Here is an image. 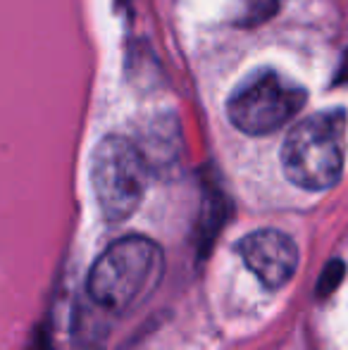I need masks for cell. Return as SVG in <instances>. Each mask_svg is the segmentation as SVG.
Listing matches in <instances>:
<instances>
[{
	"label": "cell",
	"instance_id": "1",
	"mask_svg": "<svg viewBox=\"0 0 348 350\" xmlns=\"http://www.w3.org/2000/svg\"><path fill=\"white\" fill-rule=\"evenodd\" d=\"M348 117L341 107L322 110L301 120L282 146L286 179L303 191H327L336 186L346 162Z\"/></svg>",
	"mask_w": 348,
	"mask_h": 350
},
{
	"label": "cell",
	"instance_id": "2",
	"mask_svg": "<svg viewBox=\"0 0 348 350\" xmlns=\"http://www.w3.org/2000/svg\"><path fill=\"white\" fill-rule=\"evenodd\" d=\"M165 255L146 236L117 239L88 272V295L105 310H126L158 286Z\"/></svg>",
	"mask_w": 348,
	"mask_h": 350
},
{
	"label": "cell",
	"instance_id": "3",
	"mask_svg": "<svg viewBox=\"0 0 348 350\" xmlns=\"http://www.w3.org/2000/svg\"><path fill=\"white\" fill-rule=\"evenodd\" d=\"M308 91L286 74L260 67L234 86L227 100V117L239 131L265 136L282 129L303 110Z\"/></svg>",
	"mask_w": 348,
	"mask_h": 350
},
{
	"label": "cell",
	"instance_id": "4",
	"mask_svg": "<svg viewBox=\"0 0 348 350\" xmlns=\"http://www.w3.org/2000/svg\"><path fill=\"white\" fill-rule=\"evenodd\" d=\"M91 181L98 208L112 224L129 219L139 210L148 186V157L136 143L110 134L91 157Z\"/></svg>",
	"mask_w": 348,
	"mask_h": 350
},
{
	"label": "cell",
	"instance_id": "5",
	"mask_svg": "<svg viewBox=\"0 0 348 350\" xmlns=\"http://www.w3.org/2000/svg\"><path fill=\"white\" fill-rule=\"evenodd\" d=\"M243 265L269 291L282 288L296 274L298 248L289 234L277 229H258L237 243Z\"/></svg>",
	"mask_w": 348,
	"mask_h": 350
},
{
	"label": "cell",
	"instance_id": "6",
	"mask_svg": "<svg viewBox=\"0 0 348 350\" xmlns=\"http://www.w3.org/2000/svg\"><path fill=\"white\" fill-rule=\"evenodd\" d=\"M282 5L284 0H234L232 22L243 29L260 27L282 10Z\"/></svg>",
	"mask_w": 348,
	"mask_h": 350
},
{
	"label": "cell",
	"instance_id": "7",
	"mask_svg": "<svg viewBox=\"0 0 348 350\" xmlns=\"http://www.w3.org/2000/svg\"><path fill=\"white\" fill-rule=\"evenodd\" d=\"M344 277V265L339 262V260H334V262L327 265V269L322 272V279H320V286H317V291H320V295L330 293L332 288H334L336 284H339V279Z\"/></svg>",
	"mask_w": 348,
	"mask_h": 350
}]
</instances>
